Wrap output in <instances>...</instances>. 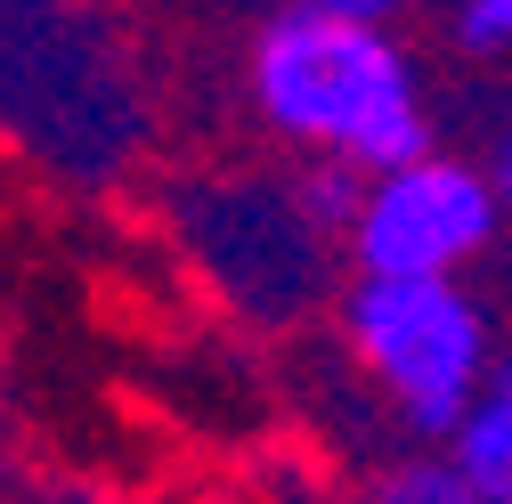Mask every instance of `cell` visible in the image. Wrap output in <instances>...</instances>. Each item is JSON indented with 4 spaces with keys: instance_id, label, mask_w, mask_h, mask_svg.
<instances>
[{
    "instance_id": "cell-1",
    "label": "cell",
    "mask_w": 512,
    "mask_h": 504,
    "mask_svg": "<svg viewBox=\"0 0 512 504\" xmlns=\"http://www.w3.org/2000/svg\"><path fill=\"white\" fill-rule=\"evenodd\" d=\"M252 106L285 147L350 171H382L431 147V106L391 17H342L326 0H293L261 25Z\"/></svg>"
},
{
    "instance_id": "cell-2",
    "label": "cell",
    "mask_w": 512,
    "mask_h": 504,
    "mask_svg": "<svg viewBox=\"0 0 512 504\" xmlns=\"http://www.w3.org/2000/svg\"><path fill=\"white\" fill-rule=\"evenodd\" d=\"M342 334L415 439L456 431V415L496 366L488 309L464 293V277H358L342 301Z\"/></svg>"
},
{
    "instance_id": "cell-3",
    "label": "cell",
    "mask_w": 512,
    "mask_h": 504,
    "mask_svg": "<svg viewBox=\"0 0 512 504\" xmlns=\"http://www.w3.org/2000/svg\"><path fill=\"white\" fill-rule=\"evenodd\" d=\"M496 228H504V204H496L488 163L423 147L366 171L342 252L358 277H464L496 244Z\"/></svg>"
},
{
    "instance_id": "cell-4",
    "label": "cell",
    "mask_w": 512,
    "mask_h": 504,
    "mask_svg": "<svg viewBox=\"0 0 512 504\" xmlns=\"http://www.w3.org/2000/svg\"><path fill=\"white\" fill-rule=\"evenodd\" d=\"M447 456L472 472V488H480L488 504H512V350H496L488 383H480L472 407L456 415V431H447Z\"/></svg>"
},
{
    "instance_id": "cell-5",
    "label": "cell",
    "mask_w": 512,
    "mask_h": 504,
    "mask_svg": "<svg viewBox=\"0 0 512 504\" xmlns=\"http://www.w3.org/2000/svg\"><path fill=\"white\" fill-rule=\"evenodd\" d=\"M366 504H488L480 488H472V472L456 464V456H399V464H382L374 480H366Z\"/></svg>"
},
{
    "instance_id": "cell-6",
    "label": "cell",
    "mask_w": 512,
    "mask_h": 504,
    "mask_svg": "<svg viewBox=\"0 0 512 504\" xmlns=\"http://www.w3.org/2000/svg\"><path fill=\"white\" fill-rule=\"evenodd\" d=\"M447 33H456L464 57H512V0H456Z\"/></svg>"
},
{
    "instance_id": "cell-7",
    "label": "cell",
    "mask_w": 512,
    "mask_h": 504,
    "mask_svg": "<svg viewBox=\"0 0 512 504\" xmlns=\"http://www.w3.org/2000/svg\"><path fill=\"white\" fill-rule=\"evenodd\" d=\"M488 179H496V204H504V220H512V122L496 131V155H488Z\"/></svg>"
},
{
    "instance_id": "cell-8",
    "label": "cell",
    "mask_w": 512,
    "mask_h": 504,
    "mask_svg": "<svg viewBox=\"0 0 512 504\" xmlns=\"http://www.w3.org/2000/svg\"><path fill=\"white\" fill-rule=\"evenodd\" d=\"M326 9H342V17H391L399 0H326Z\"/></svg>"
}]
</instances>
